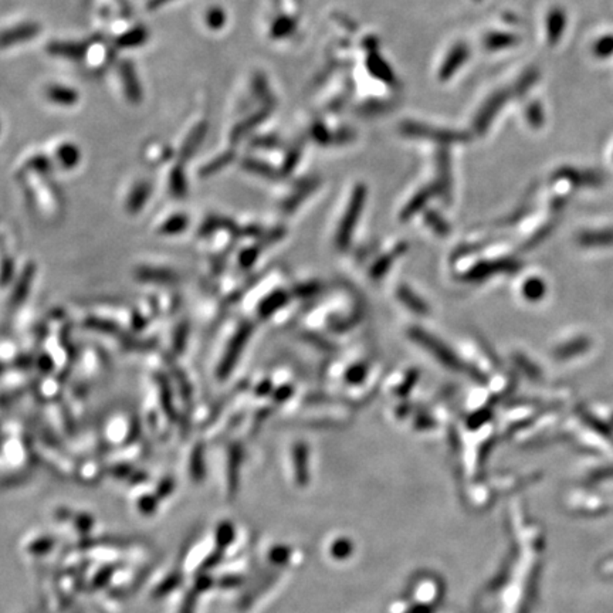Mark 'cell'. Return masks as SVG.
Segmentation results:
<instances>
[{
  "label": "cell",
  "mask_w": 613,
  "mask_h": 613,
  "mask_svg": "<svg viewBox=\"0 0 613 613\" xmlns=\"http://www.w3.org/2000/svg\"><path fill=\"white\" fill-rule=\"evenodd\" d=\"M408 335L416 344L421 345L426 351H429L446 368L453 371H461V372L467 371L468 364L463 362L444 342L430 335L423 328L410 327L408 330Z\"/></svg>",
  "instance_id": "1"
},
{
  "label": "cell",
  "mask_w": 613,
  "mask_h": 613,
  "mask_svg": "<svg viewBox=\"0 0 613 613\" xmlns=\"http://www.w3.org/2000/svg\"><path fill=\"white\" fill-rule=\"evenodd\" d=\"M365 198H367L365 187H362V185L357 187L352 197H351L350 204L345 210L344 219L338 227L337 236H335V243H337L338 250H347L348 248V246L351 243L352 233L355 230L360 214H361L364 204H365Z\"/></svg>",
  "instance_id": "2"
},
{
  "label": "cell",
  "mask_w": 613,
  "mask_h": 613,
  "mask_svg": "<svg viewBox=\"0 0 613 613\" xmlns=\"http://www.w3.org/2000/svg\"><path fill=\"white\" fill-rule=\"evenodd\" d=\"M521 268V263L514 258H500L491 261H480L474 264L467 273H464L460 278L464 281L476 283L487 280L497 274H514Z\"/></svg>",
  "instance_id": "3"
},
{
  "label": "cell",
  "mask_w": 613,
  "mask_h": 613,
  "mask_svg": "<svg viewBox=\"0 0 613 613\" xmlns=\"http://www.w3.org/2000/svg\"><path fill=\"white\" fill-rule=\"evenodd\" d=\"M251 331H253V325L248 323H244V324H241V327L239 328L236 335L231 338V341L227 347V351L221 360V364L219 367V378L220 379L227 378L229 374L231 372V370L234 368L248 337L251 335Z\"/></svg>",
  "instance_id": "4"
},
{
  "label": "cell",
  "mask_w": 613,
  "mask_h": 613,
  "mask_svg": "<svg viewBox=\"0 0 613 613\" xmlns=\"http://www.w3.org/2000/svg\"><path fill=\"white\" fill-rule=\"evenodd\" d=\"M554 179L568 182L570 185L578 188H597L604 184V177L599 172L590 169H577L572 167L560 168L554 174Z\"/></svg>",
  "instance_id": "5"
},
{
  "label": "cell",
  "mask_w": 613,
  "mask_h": 613,
  "mask_svg": "<svg viewBox=\"0 0 613 613\" xmlns=\"http://www.w3.org/2000/svg\"><path fill=\"white\" fill-rule=\"evenodd\" d=\"M40 33V26L33 21L21 23L0 31V48H7L14 44L28 41Z\"/></svg>",
  "instance_id": "6"
},
{
  "label": "cell",
  "mask_w": 613,
  "mask_h": 613,
  "mask_svg": "<svg viewBox=\"0 0 613 613\" xmlns=\"http://www.w3.org/2000/svg\"><path fill=\"white\" fill-rule=\"evenodd\" d=\"M118 74H120V80H121L125 97L132 104H140L144 94H142V87L135 67L130 61H124L118 67Z\"/></svg>",
  "instance_id": "7"
},
{
  "label": "cell",
  "mask_w": 613,
  "mask_h": 613,
  "mask_svg": "<svg viewBox=\"0 0 613 613\" xmlns=\"http://www.w3.org/2000/svg\"><path fill=\"white\" fill-rule=\"evenodd\" d=\"M88 46L80 41H53L48 44L47 50L53 56H60L68 60H80L88 53Z\"/></svg>",
  "instance_id": "8"
},
{
  "label": "cell",
  "mask_w": 613,
  "mask_h": 613,
  "mask_svg": "<svg viewBox=\"0 0 613 613\" xmlns=\"http://www.w3.org/2000/svg\"><path fill=\"white\" fill-rule=\"evenodd\" d=\"M567 27V13L562 7H552L547 14V37L550 44H557Z\"/></svg>",
  "instance_id": "9"
},
{
  "label": "cell",
  "mask_w": 613,
  "mask_h": 613,
  "mask_svg": "<svg viewBox=\"0 0 613 613\" xmlns=\"http://www.w3.org/2000/svg\"><path fill=\"white\" fill-rule=\"evenodd\" d=\"M592 342L587 337H577L568 342L561 344L554 350V358L558 361H567L578 355L585 354L591 348Z\"/></svg>",
  "instance_id": "10"
},
{
  "label": "cell",
  "mask_w": 613,
  "mask_h": 613,
  "mask_svg": "<svg viewBox=\"0 0 613 613\" xmlns=\"http://www.w3.org/2000/svg\"><path fill=\"white\" fill-rule=\"evenodd\" d=\"M577 241L582 247H611L613 246V229L584 230L577 236Z\"/></svg>",
  "instance_id": "11"
},
{
  "label": "cell",
  "mask_w": 613,
  "mask_h": 613,
  "mask_svg": "<svg viewBox=\"0 0 613 613\" xmlns=\"http://www.w3.org/2000/svg\"><path fill=\"white\" fill-rule=\"evenodd\" d=\"M46 95L53 104H57L61 107L75 105L78 98H80L78 93L74 88L67 87V85H61V84L48 85L46 90Z\"/></svg>",
  "instance_id": "12"
},
{
  "label": "cell",
  "mask_w": 613,
  "mask_h": 613,
  "mask_svg": "<svg viewBox=\"0 0 613 613\" xmlns=\"http://www.w3.org/2000/svg\"><path fill=\"white\" fill-rule=\"evenodd\" d=\"M150 37V31L144 26H135L122 34H120L115 40L117 46L121 48H135L142 46Z\"/></svg>",
  "instance_id": "13"
},
{
  "label": "cell",
  "mask_w": 613,
  "mask_h": 613,
  "mask_svg": "<svg viewBox=\"0 0 613 613\" xmlns=\"http://www.w3.org/2000/svg\"><path fill=\"white\" fill-rule=\"evenodd\" d=\"M407 250H408V244H407V243H401L399 246H397V247L394 248V251H392V253H388V254L382 256L381 258H378V260L374 263V266L371 267L370 276H371L374 280H379V278H382V277L387 274V271L391 268V266H392L394 260H395L397 257L402 256Z\"/></svg>",
  "instance_id": "14"
},
{
  "label": "cell",
  "mask_w": 613,
  "mask_h": 613,
  "mask_svg": "<svg viewBox=\"0 0 613 613\" xmlns=\"http://www.w3.org/2000/svg\"><path fill=\"white\" fill-rule=\"evenodd\" d=\"M288 300H290V294L287 291H283V290L274 291L273 294H270L261 301L258 307V315L263 320H267L271 314H274L281 307H284L288 303Z\"/></svg>",
  "instance_id": "15"
},
{
  "label": "cell",
  "mask_w": 613,
  "mask_h": 613,
  "mask_svg": "<svg viewBox=\"0 0 613 613\" xmlns=\"http://www.w3.org/2000/svg\"><path fill=\"white\" fill-rule=\"evenodd\" d=\"M397 297L399 298V301L409 308L410 311H413L414 314H419V315H426V314H429V307H427V304L421 300V298H419L409 287H407L405 284H401L398 288H397Z\"/></svg>",
  "instance_id": "16"
},
{
  "label": "cell",
  "mask_w": 613,
  "mask_h": 613,
  "mask_svg": "<svg viewBox=\"0 0 613 613\" xmlns=\"http://www.w3.org/2000/svg\"><path fill=\"white\" fill-rule=\"evenodd\" d=\"M511 94L510 93H497V94H494L493 97H491V100L488 101V104L483 108V111H481V115H480V128L481 130H484L486 127H487V124L493 120V117L496 115V112L498 111V110H501L503 108V105L505 104V101L508 100V97H510Z\"/></svg>",
  "instance_id": "17"
},
{
  "label": "cell",
  "mask_w": 613,
  "mask_h": 613,
  "mask_svg": "<svg viewBox=\"0 0 613 613\" xmlns=\"http://www.w3.org/2000/svg\"><path fill=\"white\" fill-rule=\"evenodd\" d=\"M206 131H207V125H206V122H201V124H198L189 134H188V137H187V140H185V142H184V145H182V151H181V155L187 159V158H189L192 154H195L197 152V150L199 148V145L202 144V141H204V135H206Z\"/></svg>",
  "instance_id": "18"
},
{
  "label": "cell",
  "mask_w": 613,
  "mask_h": 613,
  "mask_svg": "<svg viewBox=\"0 0 613 613\" xmlns=\"http://www.w3.org/2000/svg\"><path fill=\"white\" fill-rule=\"evenodd\" d=\"M521 291L524 298H527L528 301H540L547 294V284L538 277H531L525 280Z\"/></svg>",
  "instance_id": "19"
},
{
  "label": "cell",
  "mask_w": 613,
  "mask_h": 613,
  "mask_svg": "<svg viewBox=\"0 0 613 613\" xmlns=\"http://www.w3.org/2000/svg\"><path fill=\"white\" fill-rule=\"evenodd\" d=\"M56 154H57L58 161L61 162V165L64 168H73L74 165L78 164L80 157H81L78 148L75 145H73V144H68V142L60 145Z\"/></svg>",
  "instance_id": "20"
},
{
  "label": "cell",
  "mask_w": 613,
  "mask_h": 613,
  "mask_svg": "<svg viewBox=\"0 0 613 613\" xmlns=\"http://www.w3.org/2000/svg\"><path fill=\"white\" fill-rule=\"evenodd\" d=\"M513 358H514L515 365L525 374L527 378H530L531 381H540L543 378L541 370L535 364H533L525 355H523V354H514Z\"/></svg>",
  "instance_id": "21"
},
{
  "label": "cell",
  "mask_w": 613,
  "mask_h": 613,
  "mask_svg": "<svg viewBox=\"0 0 613 613\" xmlns=\"http://www.w3.org/2000/svg\"><path fill=\"white\" fill-rule=\"evenodd\" d=\"M431 191H429V189H426V191H421V192H419L410 202H409L408 206L402 210V213H401V220L402 221H408L409 219H412L423 206L424 204L427 202V199L430 198V194Z\"/></svg>",
  "instance_id": "22"
},
{
  "label": "cell",
  "mask_w": 613,
  "mask_h": 613,
  "mask_svg": "<svg viewBox=\"0 0 613 613\" xmlns=\"http://www.w3.org/2000/svg\"><path fill=\"white\" fill-rule=\"evenodd\" d=\"M518 41V37L508 33H494L487 37L486 46L491 50H500L505 47H511Z\"/></svg>",
  "instance_id": "23"
},
{
  "label": "cell",
  "mask_w": 613,
  "mask_h": 613,
  "mask_svg": "<svg viewBox=\"0 0 613 613\" xmlns=\"http://www.w3.org/2000/svg\"><path fill=\"white\" fill-rule=\"evenodd\" d=\"M592 53L599 60H607L613 56V34L599 37L592 47Z\"/></svg>",
  "instance_id": "24"
},
{
  "label": "cell",
  "mask_w": 613,
  "mask_h": 613,
  "mask_svg": "<svg viewBox=\"0 0 613 613\" xmlns=\"http://www.w3.org/2000/svg\"><path fill=\"white\" fill-rule=\"evenodd\" d=\"M317 187V184L315 182H311V184H307L303 189H300L297 194H294L291 198H288L284 204H283V210L285 211V213H291V211H294L297 207H298V204H301L313 191H314V188Z\"/></svg>",
  "instance_id": "25"
},
{
  "label": "cell",
  "mask_w": 613,
  "mask_h": 613,
  "mask_svg": "<svg viewBox=\"0 0 613 613\" xmlns=\"http://www.w3.org/2000/svg\"><path fill=\"white\" fill-rule=\"evenodd\" d=\"M424 220L430 226V229H433V231L437 233L439 236H447L450 233V226L447 224V221L443 217H440L434 210L426 211Z\"/></svg>",
  "instance_id": "26"
},
{
  "label": "cell",
  "mask_w": 613,
  "mask_h": 613,
  "mask_svg": "<svg viewBox=\"0 0 613 613\" xmlns=\"http://www.w3.org/2000/svg\"><path fill=\"white\" fill-rule=\"evenodd\" d=\"M525 114H527V120L533 128H541L544 125L545 115H544V110H543L540 103H537V101L531 103L527 107Z\"/></svg>",
  "instance_id": "27"
},
{
  "label": "cell",
  "mask_w": 613,
  "mask_h": 613,
  "mask_svg": "<svg viewBox=\"0 0 613 613\" xmlns=\"http://www.w3.org/2000/svg\"><path fill=\"white\" fill-rule=\"evenodd\" d=\"M323 291V284L318 281H311V283H304L300 285H295L293 290V294L298 298H308V297H314L317 294H320Z\"/></svg>",
  "instance_id": "28"
},
{
  "label": "cell",
  "mask_w": 613,
  "mask_h": 613,
  "mask_svg": "<svg viewBox=\"0 0 613 613\" xmlns=\"http://www.w3.org/2000/svg\"><path fill=\"white\" fill-rule=\"evenodd\" d=\"M367 374H368L367 364H357L345 372V382L350 385H360L365 379Z\"/></svg>",
  "instance_id": "29"
},
{
  "label": "cell",
  "mask_w": 613,
  "mask_h": 613,
  "mask_svg": "<svg viewBox=\"0 0 613 613\" xmlns=\"http://www.w3.org/2000/svg\"><path fill=\"white\" fill-rule=\"evenodd\" d=\"M87 56H88V60H90L91 64L101 66V64H104L108 60V57L111 56V51L104 44L103 46L101 44H95L94 47L88 48Z\"/></svg>",
  "instance_id": "30"
},
{
  "label": "cell",
  "mask_w": 613,
  "mask_h": 613,
  "mask_svg": "<svg viewBox=\"0 0 613 613\" xmlns=\"http://www.w3.org/2000/svg\"><path fill=\"white\" fill-rule=\"evenodd\" d=\"M224 21H226V14L220 7H211L207 10L206 23L210 28L219 30L224 26Z\"/></svg>",
  "instance_id": "31"
},
{
  "label": "cell",
  "mask_w": 613,
  "mask_h": 613,
  "mask_svg": "<svg viewBox=\"0 0 613 613\" xmlns=\"http://www.w3.org/2000/svg\"><path fill=\"white\" fill-rule=\"evenodd\" d=\"M303 338H304L305 341H308L311 345H314V347H317L318 350H321V351H325V352H335V351H337V345H334L332 342L327 341V340H325V338H323L321 335L307 332V334H303Z\"/></svg>",
  "instance_id": "32"
},
{
  "label": "cell",
  "mask_w": 613,
  "mask_h": 613,
  "mask_svg": "<svg viewBox=\"0 0 613 613\" xmlns=\"http://www.w3.org/2000/svg\"><path fill=\"white\" fill-rule=\"evenodd\" d=\"M417 379H419V372L416 371V370H412V371H409L408 375L405 377V379H404V382L398 387V389H397V397L398 398H407L409 394H410V391L413 389V387H414V384L417 382Z\"/></svg>",
  "instance_id": "33"
},
{
  "label": "cell",
  "mask_w": 613,
  "mask_h": 613,
  "mask_svg": "<svg viewBox=\"0 0 613 613\" xmlns=\"http://www.w3.org/2000/svg\"><path fill=\"white\" fill-rule=\"evenodd\" d=\"M148 195H150V185H147V184H141L140 187H137L135 188V191L132 192V197H131V199H130V206L135 210V209H140L142 204L145 202V199L148 198Z\"/></svg>",
  "instance_id": "34"
},
{
  "label": "cell",
  "mask_w": 613,
  "mask_h": 613,
  "mask_svg": "<svg viewBox=\"0 0 613 613\" xmlns=\"http://www.w3.org/2000/svg\"><path fill=\"white\" fill-rule=\"evenodd\" d=\"M244 168H247L248 171L256 172V174H258L261 177H266V178H276V172L270 167H267L264 164H260V162H256V161H250V159L244 162Z\"/></svg>",
  "instance_id": "35"
},
{
  "label": "cell",
  "mask_w": 613,
  "mask_h": 613,
  "mask_svg": "<svg viewBox=\"0 0 613 613\" xmlns=\"http://www.w3.org/2000/svg\"><path fill=\"white\" fill-rule=\"evenodd\" d=\"M230 161H231V154H224V155L219 157L216 161H213L211 164H209L207 167H204L202 174H204V175H209V174H211V172H216V171H217V169H220L221 167L227 165Z\"/></svg>",
  "instance_id": "36"
},
{
  "label": "cell",
  "mask_w": 613,
  "mask_h": 613,
  "mask_svg": "<svg viewBox=\"0 0 613 613\" xmlns=\"http://www.w3.org/2000/svg\"><path fill=\"white\" fill-rule=\"evenodd\" d=\"M171 181H172L171 187H172L174 192H175L177 195H184V192H185V178H184L182 171L175 169V172H174V175H172Z\"/></svg>",
  "instance_id": "37"
},
{
  "label": "cell",
  "mask_w": 613,
  "mask_h": 613,
  "mask_svg": "<svg viewBox=\"0 0 613 613\" xmlns=\"http://www.w3.org/2000/svg\"><path fill=\"white\" fill-rule=\"evenodd\" d=\"M490 416H491V410H490V409L484 408L483 410H478V412L473 413V414L468 417V423H470V426L476 427V426H480L483 421H486Z\"/></svg>",
  "instance_id": "38"
},
{
  "label": "cell",
  "mask_w": 613,
  "mask_h": 613,
  "mask_svg": "<svg viewBox=\"0 0 613 613\" xmlns=\"http://www.w3.org/2000/svg\"><path fill=\"white\" fill-rule=\"evenodd\" d=\"M293 392H294V389L290 385H283V387H280L278 389L274 391V399L277 402H284V401H287V399L291 398Z\"/></svg>",
  "instance_id": "39"
},
{
  "label": "cell",
  "mask_w": 613,
  "mask_h": 613,
  "mask_svg": "<svg viewBox=\"0 0 613 613\" xmlns=\"http://www.w3.org/2000/svg\"><path fill=\"white\" fill-rule=\"evenodd\" d=\"M257 254H258V250H257L256 247H254V248H248V250H246V251L241 254V264H243L244 267L251 266V264H253V261L256 260Z\"/></svg>",
  "instance_id": "40"
},
{
  "label": "cell",
  "mask_w": 613,
  "mask_h": 613,
  "mask_svg": "<svg viewBox=\"0 0 613 613\" xmlns=\"http://www.w3.org/2000/svg\"><path fill=\"white\" fill-rule=\"evenodd\" d=\"M28 278H30V271H28V274H26V277L20 281V285H19V288H17V291H16L14 301H20V300L24 297V293H26V288H27Z\"/></svg>",
  "instance_id": "41"
},
{
  "label": "cell",
  "mask_w": 613,
  "mask_h": 613,
  "mask_svg": "<svg viewBox=\"0 0 613 613\" xmlns=\"http://www.w3.org/2000/svg\"><path fill=\"white\" fill-rule=\"evenodd\" d=\"M171 1H174V0H150V1H148V4H147V7H148V9H151V10H155V9L164 7L165 4L171 3Z\"/></svg>",
  "instance_id": "42"
},
{
  "label": "cell",
  "mask_w": 613,
  "mask_h": 613,
  "mask_svg": "<svg viewBox=\"0 0 613 613\" xmlns=\"http://www.w3.org/2000/svg\"><path fill=\"white\" fill-rule=\"evenodd\" d=\"M270 389H271L270 382H264V384H261V385L258 387L257 392H258V394H261V395H266V394H268V392H270Z\"/></svg>",
  "instance_id": "43"
},
{
  "label": "cell",
  "mask_w": 613,
  "mask_h": 613,
  "mask_svg": "<svg viewBox=\"0 0 613 613\" xmlns=\"http://www.w3.org/2000/svg\"><path fill=\"white\" fill-rule=\"evenodd\" d=\"M431 420H433V419H431ZM431 420H430V419H427V417H424V416H420V417L417 419V421H416V423H417V426H420V427H421V426H424V424L431 426V424H433V421H431Z\"/></svg>",
  "instance_id": "44"
}]
</instances>
